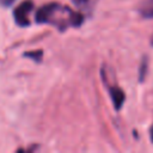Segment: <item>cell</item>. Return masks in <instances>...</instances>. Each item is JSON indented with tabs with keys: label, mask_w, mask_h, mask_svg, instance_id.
<instances>
[{
	"label": "cell",
	"mask_w": 153,
	"mask_h": 153,
	"mask_svg": "<svg viewBox=\"0 0 153 153\" xmlns=\"http://www.w3.org/2000/svg\"><path fill=\"white\" fill-rule=\"evenodd\" d=\"M35 22L38 24H51L60 31H65L68 26L79 27L84 23V14L61 4L50 2L37 10Z\"/></svg>",
	"instance_id": "6da1fadb"
},
{
	"label": "cell",
	"mask_w": 153,
	"mask_h": 153,
	"mask_svg": "<svg viewBox=\"0 0 153 153\" xmlns=\"http://www.w3.org/2000/svg\"><path fill=\"white\" fill-rule=\"evenodd\" d=\"M33 10V2L31 0H24L13 10V18L17 25L25 27L30 25L29 14Z\"/></svg>",
	"instance_id": "7a4b0ae2"
},
{
	"label": "cell",
	"mask_w": 153,
	"mask_h": 153,
	"mask_svg": "<svg viewBox=\"0 0 153 153\" xmlns=\"http://www.w3.org/2000/svg\"><path fill=\"white\" fill-rule=\"evenodd\" d=\"M105 85L109 88V93H110V97H111L115 110H117V111L121 110L122 105L126 100V93L123 92V90L121 87H118L116 85H110V84H105Z\"/></svg>",
	"instance_id": "3957f363"
},
{
	"label": "cell",
	"mask_w": 153,
	"mask_h": 153,
	"mask_svg": "<svg viewBox=\"0 0 153 153\" xmlns=\"http://www.w3.org/2000/svg\"><path fill=\"white\" fill-rule=\"evenodd\" d=\"M139 12L143 18L152 19L153 18V0H145L139 7Z\"/></svg>",
	"instance_id": "277c9868"
},
{
	"label": "cell",
	"mask_w": 153,
	"mask_h": 153,
	"mask_svg": "<svg viewBox=\"0 0 153 153\" xmlns=\"http://www.w3.org/2000/svg\"><path fill=\"white\" fill-rule=\"evenodd\" d=\"M97 1L98 0H72L73 5L76 6L80 10V12L81 11H88V12L92 11L94 5L97 4Z\"/></svg>",
	"instance_id": "5b68a950"
},
{
	"label": "cell",
	"mask_w": 153,
	"mask_h": 153,
	"mask_svg": "<svg viewBox=\"0 0 153 153\" xmlns=\"http://www.w3.org/2000/svg\"><path fill=\"white\" fill-rule=\"evenodd\" d=\"M147 73H148V59L147 56H143L140 62V67H139V81L140 82L145 80Z\"/></svg>",
	"instance_id": "8992f818"
},
{
	"label": "cell",
	"mask_w": 153,
	"mask_h": 153,
	"mask_svg": "<svg viewBox=\"0 0 153 153\" xmlns=\"http://www.w3.org/2000/svg\"><path fill=\"white\" fill-rule=\"evenodd\" d=\"M24 56L27 59H31L36 62H41L43 57V51L42 50H36V51H26L24 53Z\"/></svg>",
	"instance_id": "52a82bcc"
},
{
	"label": "cell",
	"mask_w": 153,
	"mask_h": 153,
	"mask_svg": "<svg viewBox=\"0 0 153 153\" xmlns=\"http://www.w3.org/2000/svg\"><path fill=\"white\" fill-rule=\"evenodd\" d=\"M14 1H16V0H2V4H4L5 6H10V5H12Z\"/></svg>",
	"instance_id": "ba28073f"
},
{
	"label": "cell",
	"mask_w": 153,
	"mask_h": 153,
	"mask_svg": "<svg viewBox=\"0 0 153 153\" xmlns=\"http://www.w3.org/2000/svg\"><path fill=\"white\" fill-rule=\"evenodd\" d=\"M149 139H151V141H152V143H153V124H152V127L149 128Z\"/></svg>",
	"instance_id": "9c48e42d"
},
{
	"label": "cell",
	"mask_w": 153,
	"mask_h": 153,
	"mask_svg": "<svg viewBox=\"0 0 153 153\" xmlns=\"http://www.w3.org/2000/svg\"><path fill=\"white\" fill-rule=\"evenodd\" d=\"M151 44L153 45V35H152V37H151Z\"/></svg>",
	"instance_id": "30bf717a"
}]
</instances>
